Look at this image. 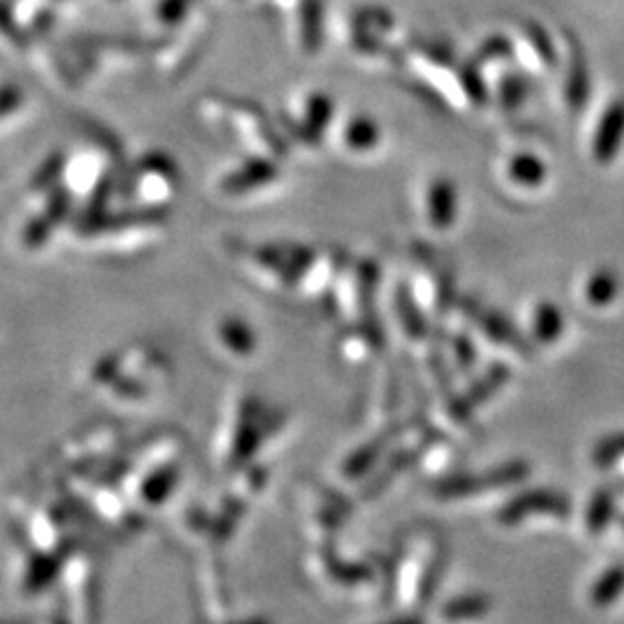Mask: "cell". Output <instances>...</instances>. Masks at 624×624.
Returning a JSON list of instances; mask_svg holds the SVG:
<instances>
[{"mask_svg":"<svg viewBox=\"0 0 624 624\" xmlns=\"http://www.w3.org/2000/svg\"><path fill=\"white\" fill-rule=\"evenodd\" d=\"M622 592H624V567L617 565L597 580V586L592 588V603L597 609L613 607Z\"/></svg>","mask_w":624,"mask_h":624,"instance_id":"cell-7","label":"cell"},{"mask_svg":"<svg viewBox=\"0 0 624 624\" xmlns=\"http://www.w3.org/2000/svg\"><path fill=\"white\" fill-rule=\"evenodd\" d=\"M526 84L520 82L518 76H514V82L509 79V82L505 84V89H502V99H505V105L511 109V107H518L522 103V97H526Z\"/></svg>","mask_w":624,"mask_h":624,"instance_id":"cell-14","label":"cell"},{"mask_svg":"<svg viewBox=\"0 0 624 624\" xmlns=\"http://www.w3.org/2000/svg\"><path fill=\"white\" fill-rule=\"evenodd\" d=\"M479 321H481L483 331H486V333L491 335V340L505 342V345H509V348H520V340H518L516 331L507 325L505 317L493 315V313H486V315H483Z\"/></svg>","mask_w":624,"mask_h":624,"instance_id":"cell-12","label":"cell"},{"mask_svg":"<svg viewBox=\"0 0 624 624\" xmlns=\"http://www.w3.org/2000/svg\"><path fill=\"white\" fill-rule=\"evenodd\" d=\"M509 178L516 180L518 186H528V188H537L539 184H543L546 178V167L539 157L534 155H516L509 163Z\"/></svg>","mask_w":624,"mask_h":624,"instance_id":"cell-8","label":"cell"},{"mask_svg":"<svg viewBox=\"0 0 624 624\" xmlns=\"http://www.w3.org/2000/svg\"><path fill=\"white\" fill-rule=\"evenodd\" d=\"M493 609V601L486 594H470L449 601L445 607V617L451 622H466V620H479L488 615Z\"/></svg>","mask_w":624,"mask_h":624,"instance_id":"cell-6","label":"cell"},{"mask_svg":"<svg viewBox=\"0 0 624 624\" xmlns=\"http://www.w3.org/2000/svg\"><path fill=\"white\" fill-rule=\"evenodd\" d=\"M528 476V466L526 462H507V466L495 468L488 474H462L454 476L437 486V495L441 497H468V495H479L493 488H505L511 483Z\"/></svg>","mask_w":624,"mask_h":624,"instance_id":"cell-1","label":"cell"},{"mask_svg":"<svg viewBox=\"0 0 624 624\" xmlns=\"http://www.w3.org/2000/svg\"><path fill=\"white\" fill-rule=\"evenodd\" d=\"M572 505L565 495L553 491H530L514 497L509 505L499 511L502 526H518L520 520H526L532 514H549V516H569Z\"/></svg>","mask_w":624,"mask_h":624,"instance_id":"cell-2","label":"cell"},{"mask_svg":"<svg viewBox=\"0 0 624 624\" xmlns=\"http://www.w3.org/2000/svg\"><path fill=\"white\" fill-rule=\"evenodd\" d=\"M611 516H613V493L603 488L590 502V509L586 514V528L592 534H599L609 528Z\"/></svg>","mask_w":624,"mask_h":624,"instance_id":"cell-9","label":"cell"},{"mask_svg":"<svg viewBox=\"0 0 624 624\" xmlns=\"http://www.w3.org/2000/svg\"><path fill=\"white\" fill-rule=\"evenodd\" d=\"M620 458H624V435H613L609 439H603L594 449V462L601 468L613 466Z\"/></svg>","mask_w":624,"mask_h":624,"instance_id":"cell-13","label":"cell"},{"mask_svg":"<svg viewBox=\"0 0 624 624\" xmlns=\"http://www.w3.org/2000/svg\"><path fill=\"white\" fill-rule=\"evenodd\" d=\"M507 377H509V370L505 368V366H497V368H493L486 377L483 379H479L476 385L470 389V393L462 398L458 405H456V416H460V419H466L470 412H472V408L476 405H481V402H486L502 385H505L507 381Z\"/></svg>","mask_w":624,"mask_h":624,"instance_id":"cell-4","label":"cell"},{"mask_svg":"<svg viewBox=\"0 0 624 624\" xmlns=\"http://www.w3.org/2000/svg\"><path fill=\"white\" fill-rule=\"evenodd\" d=\"M456 215V190L449 180H437L431 192V217L437 229H447Z\"/></svg>","mask_w":624,"mask_h":624,"instance_id":"cell-5","label":"cell"},{"mask_svg":"<svg viewBox=\"0 0 624 624\" xmlns=\"http://www.w3.org/2000/svg\"><path fill=\"white\" fill-rule=\"evenodd\" d=\"M617 294V275L613 271H599L590 278L586 296L592 306H609Z\"/></svg>","mask_w":624,"mask_h":624,"instance_id":"cell-11","label":"cell"},{"mask_svg":"<svg viewBox=\"0 0 624 624\" xmlns=\"http://www.w3.org/2000/svg\"><path fill=\"white\" fill-rule=\"evenodd\" d=\"M396 624H421V622H416V620H405V622H396Z\"/></svg>","mask_w":624,"mask_h":624,"instance_id":"cell-15","label":"cell"},{"mask_svg":"<svg viewBox=\"0 0 624 624\" xmlns=\"http://www.w3.org/2000/svg\"><path fill=\"white\" fill-rule=\"evenodd\" d=\"M562 315L555 306L541 304L534 313V338L539 342H555L562 333Z\"/></svg>","mask_w":624,"mask_h":624,"instance_id":"cell-10","label":"cell"},{"mask_svg":"<svg viewBox=\"0 0 624 624\" xmlns=\"http://www.w3.org/2000/svg\"><path fill=\"white\" fill-rule=\"evenodd\" d=\"M624 139V99L611 105V109L603 114L597 137H594V157L601 165L611 163L617 155V149Z\"/></svg>","mask_w":624,"mask_h":624,"instance_id":"cell-3","label":"cell"}]
</instances>
